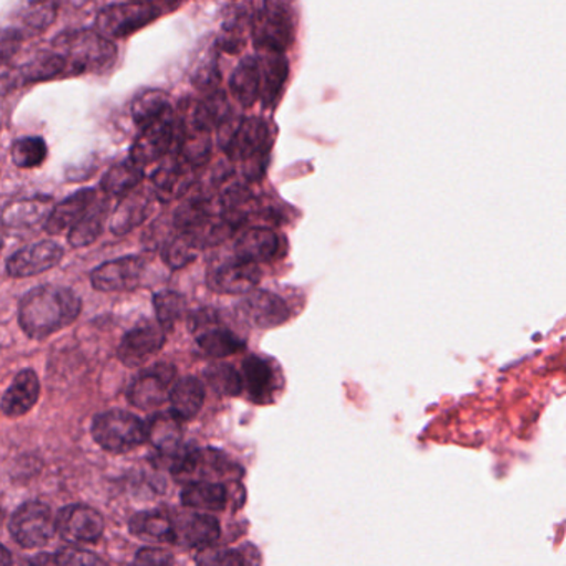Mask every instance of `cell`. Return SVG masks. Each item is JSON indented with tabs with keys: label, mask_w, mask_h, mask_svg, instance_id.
<instances>
[{
	"label": "cell",
	"mask_w": 566,
	"mask_h": 566,
	"mask_svg": "<svg viewBox=\"0 0 566 566\" xmlns=\"http://www.w3.org/2000/svg\"><path fill=\"white\" fill-rule=\"evenodd\" d=\"M243 384L248 396L258 403L268 402L276 390V373L270 360L260 356H248L243 360Z\"/></svg>",
	"instance_id": "obj_24"
},
{
	"label": "cell",
	"mask_w": 566,
	"mask_h": 566,
	"mask_svg": "<svg viewBox=\"0 0 566 566\" xmlns=\"http://www.w3.org/2000/svg\"><path fill=\"white\" fill-rule=\"evenodd\" d=\"M231 115L233 114H231L227 95L220 91L213 92V94L207 95V97L195 107V130L208 134V132L213 130V128H220Z\"/></svg>",
	"instance_id": "obj_33"
},
{
	"label": "cell",
	"mask_w": 566,
	"mask_h": 566,
	"mask_svg": "<svg viewBox=\"0 0 566 566\" xmlns=\"http://www.w3.org/2000/svg\"><path fill=\"white\" fill-rule=\"evenodd\" d=\"M9 530L24 548H41L57 532V520H54L52 510L45 503L28 502L15 510Z\"/></svg>",
	"instance_id": "obj_9"
},
{
	"label": "cell",
	"mask_w": 566,
	"mask_h": 566,
	"mask_svg": "<svg viewBox=\"0 0 566 566\" xmlns=\"http://www.w3.org/2000/svg\"><path fill=\"white\" fill-rule=\"evenodd\" d=\"M144 167L127 160L122 164L114 165L107 174L102 178V190L108 197H127L144 180Z\"/></svg>",
	"instance_id": "obj_32"
},
{
	"label": "cell",
	"mask_w": 566,
	"mask_h": 566,
	"mask_svg": "<svg viewBox=\"0 0 566 566\" xmlns=\"http://www.w3.org/2000/svg\"><path fill=\"white\" fill-rule=\"evenodd\" d=\"M57 11L59 4L54 2H31L24 6L21 19L29 31L41 32L54 24Z\"/></svg>",
	"instance_id": "obj_42"
},
{
	"label": "cell",
	"mask_w": 566,
	"mask_h": 566,
	"mask_svg": "<svg viewBox=\"0 0 566 566\" xmlns=\"http://www.w3.org/2000/svg\"><path fill=\"white\" fill-rule=\"evenodd\" d=\"M296 12L286 2H263L254 6L251 38L258 52L284 54L296 39Z\"/></svg>",
	"instance_id": "obj_3"
},
{
	"label": "cell",
	"mask_w": 566,
	"mask_h": 566,
	"mask_svg": "<svg viewBox=\"0 0 566 566\" xmlns=\"http://www.w3.org/2000/svg\"><path fill=\"white\" fill-rule=\"evenodd\" d=\"M81 311L82 300L71 287L44 284L22 297L19 324L32 339H45L71 326Z\"/></svg>",
	"instance_id": "obj_1"
},
{
	"label": "cell",
	"mask_w": 566,
	"mask_h": 566,
	"mask_svg": "<svg viewBox=\"0 0 566 566\" xmlns=\"http://www.w3.org/2000/svg\"><path fill=\"white\" fill-rule=\"evenodd\" d=\"M170 412L178 420H191L198 416L205 402V386L197 377H184L171 387Z\"/></svg>",
	"instance_id": "obj_28"
},
{
	"label": "cell",
	"mask_w": 566,
	"mask_h": 566,
	"mask_svg": "<svg viewBox=\"0 0 566 566\" xmlns=\"http://www.w3.org/2000/svg\"><path fill=\"white\" fill-rule=\"evenodd\" d=\"M92 436L108 452H130L148 440L147 423L125 410H108L95 417Z\"/></svg>",
	"instance_id": "obj_6"
},
{
	"label": "cell",
	"mask_w": 566,
	"mask_h": 566,
	"mask_svg": "<svg viewBox=\"0 0 566 566\" xmlns=\"http://www.w3.org/2000/svg\"><path fill=\"white\" fill-rule=\"evenodd\" d=\"M281 243L276 233L270 228L253 227L244 230L234 243L237 258L248 263H264L280 256Z\"/></svg>",
	"instance_id": "obj_20"
},
{
	"label": "cell",
	"mask_w": 566,
	"mask_h": 566,
	"mask_svg": "<svg viewBox=\"0 0 566 566\" xmlns=\"http://www.w3.org/2000/svg\"><path fill=\"white\" fill-rule=\"evenodd\" d=\"M195 170L197 168L191 167L178 151L168 155L167 160H164L151 177L155 198L168 203L184 197L195 184Z\"/></svg>",
	"instance_id": "obj_17"
},
{
	"label": "cell",
	"mask_w": 566,
	"mask_h": 566,
	"mask_svg": "<svg viewBox=\"0 0 566 566\" xmlns=\"http://www.w3.org/2000/svg\"><path fill=\"white\" fill-rule=\"evenodd\" d=\"M220 84V69H218V54L211 52L205 61L200 62L193 74V85L200 92L210 95L217 92Z\"/></svg>",
	"instance_id": "obj_43"
},
{
	"label": "cell",
	"mask_w": 566,
	"mask_h": 566,
	"mask_svg": "<svg viewBox=\"0 0 566 566\" xmlns=\"http://www.w3.org/2000/svg\"><path fill=\"white\" fill-rule=\"evenodd\" d=\"M171 111L170 101L167 94L161 91H145L138 94L132 102V117L135 124L140 128L148 127L154 122L160 120L161 117Z\"/></svg>",
	"instance_id": "obj_35"
},
{
	"label": "cell",
	"mask_w": 566,
	"mask_h": 566,
	"mask_svg": "<svg viewBox=\"0 0 566 566\" xmlns=\"http://www.w3.org/2000/svg\"><path fill=\"white\" fill-rule=\"evenodd\" d=\"M171 459H174L171 473L185 476V479H193L191 483H217L213 480L238 479L241 475L240 467L234 465L224 453L218 452V450L181 449Z\"/></svg>",
	"instance_id": "obj_8"
},
{
	"label": "cell",
	"mask_w": 566,
	"mask_h": 566,
	"mask_svg": "<svg viewBox=\"0 0 566 566\" xmlns=\"http://www.w3.org/2000/svg\"><path fill=\"white\" fill-rule=\"evenodd\" d=\"M208 386L220 396L237 397L243 390V376L230 364H213L205 370Z\"/></svg>",
	"instance_id": "obj_39"
},
{
	"label": "cell",
	"mask_w": 566,
	"mask_h": 566,
	"mask_svg": "<svg viewBox=\"0 0 566 566\" xmlns=\"http://www.w3.org/2000/svg\"><path fill=\"white\" fill-rule=\"evenodd\" d=\"M145 261L124 256L105 261L91 274L92 286L101 293H132L140 286Z\"/></svg>",
	"instance_id": "obj_13"
},
{
	"label": "cell",
	"mask_w": 566,
	"mask_h": 566,
	"mask_svg": "<svg viewBox=\"0 0 566 566\" xmlns=\"http://www.w3.org/2000/svg\"><path fill=\"white\" fill-rule=\"evenodd\" d=\"M31 566H59L57 559L49 555H38L31 559Z\"/></svg>",
	"instance_id": "obj_48"
},
{
	"label": "cell",
	"mask_w": 566,
	"mask_h": 566,
	"mask_svg": "<svg viewBox=\"0 0 566 566\" xmlns=\"http://www.w3.org/2000/svg\"><path fill=\"white\" fill-rule=\"evenodd\" d=\"M198 251H200V248L188 234L178 233V237L165 244L161 256H164L165 264L170 270H181V268L188 266L197 260Z\"/></svg>",
	"instance_id": "obj_40"
},
{
	"label": "cell",
	"mask_w": 566,
	"mask_h": 566,
	"mask_svg": "<svg viewBox=\"0 0 566 566\" xmlns=\"http://www.w3.org/2000/svg\"><path fill=\"white\" fill-rule=\"evenodd\" d=\"M230 91L243 108L253 107L261 98V71L258 57H244L230 77Z\"/></svg>",
	"instance_id": "obj_26"
},
{
	"label": "cell",
	"mask_w": 566,
	"mask_h": 566,
	"mask_svg": "<svg viewBox=\"0 0 566 566\" xmlns=\"http://www.w3.org/2000/svg\"><path fill=\"white\" fill-rule=\"evenodd\" d=\"M154 310L161 327L171 331L187 311V297L177 291H160L154 296Z\"/></svg>",
	"instance_id": "obj_38"
},
{
	"label": "cell",
	"mask_w": 566,
	"mask_h": 566,
	"mask_svg": "<svg viewBox=\"0 0 566 566\" xmlns=\"http://www.w3.org/2000/svg\"><path fill=\"white\" fill-rule=\"evenodd\" d=\"M158 2H114L104 6L95 19V31L107 39H125L165 14Z\"/></svg>",
	"instance_id": "obj_5"
},
{
	"label": "cell",
	"mask_w": 566,
	"mask_h": 566,
	"mask_svg": "<svg viewBox=\"0 0 566 566\" xmlns=\"http://www.w3.org/2000/svg\"><path fill=\"white\" fill-rule=\"evenodd\" d=\"M181 503L190 509L221 512L227 509L228 492L221 483H190L181 492Z\"/></svg>",
	"instance_id": "obj_31"
},
{
	"label": "cell",
	"mask_w": 566,
	"mask_h": 566,
	"mask_svg": "<svg viewBox=\"0 0 566 566\" xmlns=\"http://www.w3.org/2000/svg\"><path fill=\"white\" fill-rule=\"evenodd\" d=\"M64 258V248L55 241L45 240L29 244L12 254L6 264V271L14 280L38 276L57 266Z\"/></svg>",
	"instance_id": "obj_15"
},
{
	"label": "cell",
	"mask_w": 566,
	"mask_h": 566,
	"mask_svg": "<svg viewBox=\"0 0 566 566\" xmlns=\"http://www.w3.org/2000/svg\"><path fill=\"white\" fill-rule=\"evenodd\" d=\"M178 154H180L191 167H201V165L207 164L208 158H210V137H208V134H205V132L195 130V134L188 135L187 132H185L184 140H181L180 147H178Z\"/></svg>",
	"instance_id": "obj_41"
},
{
	"label": "cell",
	"mask_w": 566,
	"mask_h": 566,
	"mask_svg": "<svg viewBox=\"0 0 566 566\" xmlns=\"http://www.w3.org/2000/svg\"><path fill=\"white\" fill-rule=\"evenodd\" d=\"M174 556L161 548H142L135 558V566H171Z\"/></svg>",
	"instance_id": "obj_46"
},
{
	"label": "cell",
	"mask_w": 566,
	"mask_h": 566,
	"mask_svg": "<svg viewBox=\"0 0 566 566\" xmlns=\"http://www.w3.org/2000/svg\"><path fill=\"white\" fill-rule=\"evenodd\" d=\"M59 566H108L104 559L85 549L65 548L55 556Z\"/></svg>",
	"instance_id": "obj_45"
},
{
	"label": "cell",
	"mask_w": 566,
	"mask_h": 566,
	"mask_svg": "<svg viewBox=\"0 0 566 566\" xmlns=\"http://www.w3.org/2000/svg\"><path fill=\"white\" fill-rule=\"evenodd\" d=\"M57 532L69 542H97L104 535V516L87 505H69L57 515Z\"/></svg>",
	"instance_id": "obj_18"
},
{
	"label": "cell",
	"mask_w": 566,
	"mask_h": 566,
	"mask_svg": "<svg viewBox=\"0 0 566 566\" xmlns=\"http://www.w3.org/2000/svg\"><path fill=\"white\" fill-rule=\"evenodd\" d=\"M2 566H12L11 552L8 548H2Z\"/></svg>",
	"instance_id": "obj_49"
},
{
	"label": "cell",
	"mask_w": 566,
	"mask_h": 566,
	"mask_svg": "<svg viewBox=\"0 0 566 566\" xmlns=\"http://www.w3.org/2000/svg\"><path fill=\"white\" fill-rule=\"evenodd\" d=\"M260 280V266L240 260V258L211 264L207 273L208 287L218 294H244L247 296V294L253 293Z\"/></svg>",
	"instance_id": "obj_11"
},
{
	"label": "cell",
	"mask_w": 566,
	"mask_h": 566,
	"mask_svg": "<svg viewBox=\"0 0 566 566\" xmlns=\"http://www.w3.org/2000/svg\"><path fill=\"white\" fill-rule=\"evenodd\" d=\"M48 144L41 137H22L12 144L11 157L15 167L31 170L41 167L48 158Z\"/></svg>",
	"instance_id": "obj_37"
},
{
	"label": "cell",
	"mask_w": 566,
	"mask_h": 566,
	"mask_svg": "<svg viewBox=\"0 0 566 566\" xmlns=\"http://www.w3.org/2000/svg\"><path fill=\"white\" fill-rule=\"evenodd\" d=\"M177 369L171 364L161 363L148 367L135 377L128 389V400L138 409H154L170 399L171 387Z\"/></svg>",
	"instance_id": "obj_12"
},
{
	"label": "cell",
	"mask_w": 566,
	"mask_h": 566,
	"mask_svg": "<svg viewBox=\"0 0 566 566\" xmlns=\"http://www.w3.org/2000/svg\"><path fill=\"white\" fill-rule=\"evenodd\" d=\"M197 344L207 356L221 359L244 349V340L227 327L220 326L217 311H198L190 319Z\"/></svg>",
	"instance_id": "obj_10"
},
{
	"label": "cell",
	"mask_w": 566,
	"mask_h": 566,
	"mask_svg": "<svg viewBox=\"0 0 566 566\" xmlns=\"http://www.w3.org/2000/svg\"><path fill=\"white\" fill-rule=\"evenodd\" d=\"M240 317L260 329L281 326L290 319V307L286 301L270 291H253L237 304Z\"/></svg>",
	"instance_id": "obj_16"
},
{
	"label": "cell",
	"mask_w": 566,
	"mask_h": 566,
	"mask_svg": "<svg viewBox=\"0 0 566 566\" xmlns=\"http://www.w3.org/2000/svg\"><path fill=\"white\" fill-rule=\"evenodd\" d=\"M108 214V201H97L82 218L81 223L69 233V243L74 248H85L88 244L95 243L104 233L105 220Z\"/></svg>",
	"instance_id": "obj_36"
},
{
	"label": "cell",
	"mask_w": 566,
	"mask_h": 566,
	"mask_svg": "<svg viewBox=\"0 0 566 566\" xmlns=\"http://www.w3.org/2000/svg\"><path fill=\"white\" fill-rule=\"evenodd\" d=\"M167 340V331L160 323H144L128 331L118 346V359L127 367L144 366L150 357L160 353Z\"/></svg>",
	"instance_id": "obj_14"
},
{
	"label": "cell",
	"mask_w": 566,
	"mask_h": 566,
	"mask_svg": "<svg viewBox=\"0 0 566 566\" xmlns=\"http://www.w3.org/2000/svg\"><path fill=\"white\" fill-rule=\"evenodd\" d=\"M273 140V130L263 118H243L224 151L230 160L243 164L244 177L260 180L266 171Z\"/></svg>",
	"instance_id": "obj_4"
},
{
	"label": "cell",
	"mask_w": 566,
	"mask_h": 566,
	"mask_svg": "<svg viewBox=\"0 0 566 566\" xmlns=\"http://www.w3.org/2000/svg\"><path fill=\"white\" fill-rule=\"evenodd\" d=\"M52 45L67 61L65 75L104 72L117 61V48L114 42L91 29L61 32Z\"/></svg>",
	"instance_id": "obj_2"
},
{
	"label": "cell",
	"mask_w": 566,
	"mask_h": 566,
	"mask_svg": "<svg viewBox=\"0 0 566 566\" xmlns=\"http://www.w3.org/2000/svg\"><path fill=\"white\" fill-rule=\"evenodd\" d=\"M128 566H135V565H128Z\"/></svg>",
	"instance_id": "obj_50"
},
{
	"label": "cell",
	"mask_w": 566,
	"mask_h": 566,
	"mask_svg": "<svg viewBox=\"0 0 566 566\" xmlns=\"http://www.w3.org/2000/svg\"><path fill=\"white\" fill-rule=\"evenodd\" d=\"M67 74V61L59 52H41L19 69L12 87L18 84H35V82H48L55 77H65Z\"/></svg>",
	"instance_id": "obj_27"
},
{
	"label": "cell",
	"mask_w": 566,
	"mask_h": 566,
	"mask_svg": "<svg viewBox=\"0 0 566 566\" xmlns=\"http://www.w3.org/2000/svg\"><path fill=\"white\" fill-rule=\"evenodd\" d=\"M147 436L148 440L167 455H177L181 450L180 420L171 412L151 417L147 422Z\"/></svg>",
	"instance_id": "obj_30"
},
{
	"label": "cell",
	"mask_w": 566,
	"mask_h": 566,
	"mask_svg": "<svg viewBox=\"0 0 566 566\" xmlns=\"http://www.w3.org/2000/svg\"><path fill=\"white\" fill-rule=\"evenodd\" d=\"M97 201V191L92 188H85V190L71 195L61 203L55 205L48 223H45V231L54 237L67 233V231L71 233Z\"/></svg>",
	"instance_id": "obj_19"
},
{
	"label": "cell",
	"mask_w": 566,
	"mask_h": 566,
	"mask_svg": "<svg viewBox=\"0 0 566 566\" xmlns=\"http://www.w3.org/2000/svg\"><path fill=\"white\" fill-rule=\"evenodd\" d=\"M132 533L157 542H177L175 523L161 512H140L130 522Z\"/></svg>",
	"instance_id": "obj_34"
},
{
	"label": "cell",
	"mask_w": 566,
	"mask_h": 566,
	"mask_svg": "<svg viewBox=\"0 0 566 566\" xmlns=\"http://www.w3.org/2000/svg\"><path fill=\"white\" fill-rule=\"evenodd\" d=\"M198 566H250V559L243 549H218L203 553L198 558Z\"/></svg>",
	"instance_id": "obj_44"
},
{
	"label": "cell",
	"mask_w": 566,
	"mask_h": 566,
	"mask_svg": "<svg viewBox=\"0 0 566 566\" xmlns=\"http://www.w3.org/2000/svg\"><path fill=\"white\" fill-rule=\"evenodd\" d=\"M177 542L190 548H207L213 545L220 536V523L211 515L191 513L180 522L175 523Z\"/></svg>",
	"instance_id": "obj_25"
},
{
	"label": "cell",
	"mask_w": 566,
	"mask_h": 566,
	"mask_svg": "<svg viewBox=\"0 0 566 566\" xmlns=\"http://www.w3.org/2000/svg\"><path fill=\"white\" fill-rule=\"evenodd\" d=\"M22 42H24V34L19 29L6 28L2 32V48H0V54H2V62L8 64L19 49H21Z\"/></svg>",
	"instance_id": "obj_47"
},
{
	"label": "cell",
	"mask_w": 566,
	"mask_h": 566,
	"mask_svg": "<svg viewBox=\"0 0 566 566\" xmlns=\"http://www.w3.org/2000/svg\"><path fill=\"white\" fill-rule=\"evenodd\" d=\"M256 57L261 71V105L263 108H273L286 85L290 62L286 55L276 52H258Z\"/></svg>",
	"instance_id": "obj_22"
},
{
	"label": "cell",
	"mask_w": 566,
	"mask_h": 566,
	"mask_svg": "<svg viewBox=\"0 0 566 566\" xmlns=\"http://www.w3.org/2000/svg\"><path fill=\"white\" fill-rule=\"evenodd\" d=\"M41 382L32 369L21 370L2 397V412L8 417H21L38 403Z\"/></svg>",
	"instance_id": "obj_23"
},
{
	"label": "cell",
	"mask_w": 566,
	"mask_h": 566,
	"mask_svg": "<svg viewBox=\"0 0 566 566\" xmlns=\"http://www.w3.org/2000/svg\"><path fill=\"white\" fill-rule=\"evenodd\" d=\"M54 210L51 198H31V200L15 201L4 210L6 227L25 228L45 221L48 223Z\"/></svg>",
	"instance_id": "obj_29"
},
{
	"label": "cell",
	"mask_w": 566,
	"mask_h": 566,
	"mask_svg": "<svg viewBox=\"0 0 566 566\" xmlns=\"http://www.w3.org/2000/svg\"><path fill=\"white\" fill-rule=\"evenodd\" d=\"M184 137V125L175 117L174 111H170L160 120L142 128L140 135L132 145L130 160L140 167L155 164L174 151H178Z\"/></svg>",
	"instance_id": "obj_7"
},
{
	"label": "cell",
	"mask_w": 566,
	"mask_h": 566,
	"mask_svg": "<svg viewBox=\"0 0 566 566\" xmlns=\"http://www.w3.org/2000/svg\"><path fill=\"white\" fill-rule=\"evenodd\" d=\"M154 191L135 190L122 198L111 218V231L115 237H125L140 227L154 207Z\"/></svg>",
	"instance_id": "obj_21"
}]
</instances>
